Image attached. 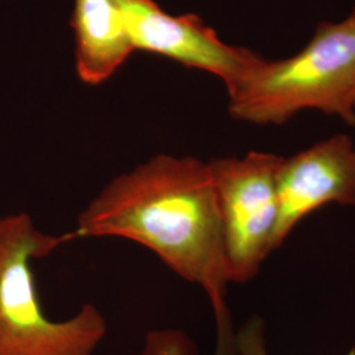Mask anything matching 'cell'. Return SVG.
I'll list each match as a JSON object with an SVG mask.
<instances>
[{
  "label": "cell",
  "mask_w": 355,
  "mask_h": 355,
  "mask_svg": "<svg viewBox=\"0 0 355 355\" xmlns=\"http://www.w3.org/2000/svg\"><path fill=\"white\" fill-rule=\"evenodd\" d=\"M354 105H355V95H354Z\"/></svg>",
  "instance_id": "obj_10"
},
{
  "label": "cell",
  "mask_w": 355,
  "mask_h": 355,
  "mask_svg": "<svg viewBox=\"0 0 355 355\" xmlns=\"http://www.w3.org/2000/svg\"><path fill=\"white\" fill-rule=\"evenodd\" d=\"M71 26L76 73L85 83L101 85L135 51L119 0H76Z\"/></svg>",
  "instance_id": "obj_7"
},
{
  "label": "cell",
  "mask_w": 355,
  "mask_h": 355,
  "mask_svg": "<svg viewBox=\"0 0 355 355\" xmlns=\"http://www.w3.org/2000/svg\"><path fill=\"white\" fill-rule=\"evenodd\" d=\"M135 51L165 55L218 76L230 89L258 60L254 51L221 41L196 15L171 16L154 0H119Z\"/></svg>",
  "instance_id": "obj_5"
},
{
  "label": "cell",
  "mask_w": 355,
  "mask_h": 355,
  "mask_svg": "<svg viewBox=\"0 0 355 355\" xmlns=\"http://www.w3.org/2000/svg\"><path fill=\"white\" fill-rule=\"evenodd\" d=\"M283 157L249 152L209 162L221 218L229 283H248L275 250L278 171Z\"/></svg>",
  "instance_id": "obj_4"
},
{
  "label": "cell",
  "mask_w": 355,
  "mask_h": 355,
  "mask_svg": "<svg viewBox=\"0 0 355 355\" xmlns=\"http://www.w3.org/2000/svg\"><path fill=\"white\" fill-rule=\"evenodd\" d=\"M234 355H270L267 352L265 324L261 318L248 320L236 331Z\"/></svg>",
  "instance_id": "obj_9"
},
{
  "label": "cell",
  "mask_w": 355,
  "mask_h": 355,
  "mask_svg": "<svg viewBox=\"0 0 355 355\" xmlns=\"http://www.w3.org/2000/svg\"><path fill=\"white\" fill-rule=\"evenodd\" d=\"M70 240L119 237L200 286L214 313L228 311L221 218L209 164L159 154L112 179L79 214Z\"/></svg>",
  "instance_id": "obj_1"
},
{
  "label": "cell",
  "mask_w": 355,
  "mask_h": 355,
  "mask_svg": "<svg viewBox=\"0 0 355 355\" xmlns=\"http://www.w3.org/2000/svg\"><path fill=\"white\" fill-rule=\"evenodd\" d=\"M215 354L234 355V336L230 312L216 315ZM141 355H198V347L187 333L180 329L150 330L141 350Z\"/></svg>",
  "instance_id": "obj_8"
},
{
  "label": "cell",
  "mask_w": 355,
  "mask_h": 355,
  "mask_svg": "<svg viewBox=\"0 0 355 355\" xmlns=\"http://www.w3.org/2000/svg\"><path fill=\"white\" fill-rule=\"evenodd\" d=\"M71 240L36 228L21 212L0 217V355H92L107 321L92 304L54 321L42 309L32 259L45 258Z\"/></svg>",
  "instance_id": "obj_3"
},
{
  "label": "cell",
  "mask_w": 355,
  "mask_h": 355,
  "mask_svg": "<svg viewBox=\"0 0 355 355\" xmlns=\"http://www.w3.org/2000/svg\"><path fill=\"white\" fill-rule=\"evenodd\" d=\"M328 204L355 205V145L346 135L331 136L283 158L278 171L275 249L305 217Z\"/></svg>",
  "instance_id": "obj_6"
},
{
  "label": "cell",
  "mask_w": 355,
  "mask_h": 355,
  "mask_svg": "<svg viewBox=\"0 0 355 355\" xmlns=\"http://www.w3.org/2000/svg\"><path fill=\"white\" fill-rule=\"evenodd\" d=\"M353 11H355V7H354V10H353Z\"/></svg>",
  "instance_id": "obj_11"
},
{
  "label": "cell",
  "mask_w": 355,
  "mask_h": 355,
  "mask_svg": "<svg viewBox=\"0 0 355 355\" xmlns=\"http://www.w3.org/2000/svg\"><path fill=\"white\" fill-rule=\"evenodd\" d=\"M227 91L229 114L240 121L280 125L318 110L355 127V11L341 21H322L290 58L261 55Z\"/></svg>",
  "instance_id": "obj_2"
}]
</instances>
